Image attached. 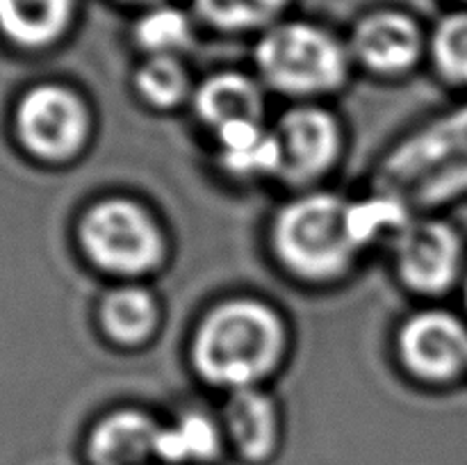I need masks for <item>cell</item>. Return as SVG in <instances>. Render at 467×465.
I'll use <instances>...</instances> for the list:
<instances>
[{"label": "cell", "mask_w": 467, "mask_h": 465, "mask_svg": "<svg viewBox=\"0 0 467 465\" xmlns=\"http://www.w3.org/2000/svg\"><path fill=\"white\" fill-rule=\"evenodd\" d=\"M269 249L278 267L296 281H340L363 255L351 226V201L317 187L296 191L272 217Z\"/></svg>", "instance_id": "obj_3"}, {"label": "cell", "mask_w": 467, "mask_h": 465, "mask_svg": "<svg viewBox=\"0 0 467 465\" xmlns=\"http://www.w3.org/2000/svg\"><path fill=\"white\" fill-rule=\"evenodd\" d=\"M290 0H194L201 21L223 35H263L281 21Z\"/></svg>", "instance_id": "obj_19"}, {"label": "cell", "mask_w": 467, "mask_h": 465, "mask_svg": "<svg viewBox=\"0 0 467 465\" xmlns=\"http://www.w3.org/2000/svg\"><path fill=\"white\" fill-rule=\"evenodd\" d=\"M372 190L415 214H433L467 196V103L420 123L386 150Z\"/></svg>", "instance_id": "obj_2"}, {"label": "cell", "mask_w": 467, "mask_h": 465, "mask_svg": "<svg viewBox=\"0 0 467 465\" xmlns=\"http://www.w3.org/2000/svg\"><path fill=\"white\" fill-rule=\"evenodd\" d=\"M132 87L141 103L158 112H171L192 103L196 89L182 57L171 55H150L141 59L132 73Z\"/></svg>", "instance_id": "obj_18"}, {"label": "cell", "mask_w": 467, "mask_h": 465, "mask_svg": "<svg viewBox=\"0 0 467 465\" xmlns=\"http://www.w3.org/2000/svg\"><path fill=\"white\" fill-rule=\"evenodd\" d=\"M255 76L265 89L295 103H319L347 87L354 68L349 44L308 21H278L258 36Z\"/></svg>", "instance_id": "obj_4"}, {"label": "cell", "mask_w": 467, "mask_h": 465, "mask_svg": "<svg viewBox=\"0 0 467 465\" xmlns=\"http://www.w3.org/2000/svg\"><path fill=\"white\" fill-rule=\"evenodd\" d=\"M429 59L445 82L467 87V12L441 18L429 35Z\"/></svg>", "instance_id": "obj_21"}, {"label": "cell", "mask_w": 467, "mask_h": 465, "mask_svg": "<svg viewBox=\"0 0 467 465\" xmlns=\"http://www.w3.org/2000/svg\"><path fill=\"white\" fill-rule=\"evenodd\" d=\"M214 158L228 178L255 182L274 178L281 171V149L274 128L265 121L233 123L213 132Z\"/></svg>", "instance_id": "obj_15"}, {"label": "cell", "mask_w": 467, "mask_h": 465, "mask_svg": "<svg viewBox=\"0 0 467 465\" xmlns=\"http://www.w3.org/2000/svg\"><path fill=\"white\" fill-rule=\"evenodd\" d=\"M222 419L199 408H187L171 422L162 424L158 460L169 465L210 463L226 450Z\"/></svg>", "instance_id": "obj_17"}, {"label": "cell", "mask_w": 467, "mask_h": 465, "mask_svg": "<svg viewBox=\"0 0 467 465\" xmlns=\"http://www.w3.org/2000/svg\"><path fill=\"white\" fill-rule=\"evenodd\" d=\"M219 419L226 445L246 463H265L281 447V406L265 388H246L226 395Z\"/></svg>", "instance_id": "obj_11"}, {"label": "cell", "mask_w": 467, "mask_h": 465, "mask_svg": "<svg viewBox=\"0 0 467 465\" xmlns=\"http://www.w3.org/2000/svg\"><path fill=\"white\" fill-rule=\"evenodd\" d=\"M132 41L144 53V57L150 55L182 57V53H187L194 41L190 14L171 5H153L132 26Z\"/></svg>", "instance_id": "obj_20"}, {"label": "cell", "mask_w": 467, "mask_h": 465, "mask_svg": "<svg viewBox=\"0 0 467 465\" xmlns=\"http://www.w3.org/2000/svg\"><path fill=\"white\" fill-rule=\"evenodd\" d=\"M463 296H465V305H467V272H465V278H463Z\"/></svg>", "instance_id": "obj_23"}, {"label": "cell", "mask_w": 467, "mask_h": 465, "mask_svg": "<svg viewBox=\"0 0 467 465\" xmlns=\"http://www.w3.org/2000/svg\"><path fill=\"white\" fill-rule=\"evenodd\" d=\"M91 109L64 85L32 87L16 109V132L27 153L48 164L80 158L91 137Z\"/></svg>", "instance_id": "obj_6"}, {"label": "cell", "mask_w": 467, "mask_h": 465, "mask_svg": "<svg viewBox=\"0 0 467 465\" xmlns=\"http://www.w3.org/2000/svg\"><path fill=\"white\" fill-rule=\"evenodd\" d=\"M78 0H0V32L21 48H48L62 39Z\"/></svg>", "instance_id": "obj_16"}, {"label": "cell", "mask_w": 467, "mask_h": 465, "mask_svg": "<svg viewBox=\"0 0 467 465\" xmlns=\"http://www.w3.org/2000/svg\"><path fill=\"white\" fill-rule=\"evenodd\" d=\"M265 85L258 76L223 68L210 73L192 94V112L213 135L222 128L244 121H265Z\"/></svg>", "instance_id": "obj_13"}, {"label": "cell", "mask_w": 467, "mask_h": 465, "mask_svg": "<svg viewBox=\"0 0 467 465\" xmlns=\"http://www.w3.org/2000/svg\"><path fill=\"white\" fill-rule=\"evenodd\" d=\"M395 354L406 377L422 386H450L467 372V324L445 308H422L401 322Z\"/></svg>", "instance_id": "obj_9"}, {"label": "cell", "mask_w": 467, "mask_h": 465, "mask_svg": "<svg viewBox=\"0 0 467 465\" xmlns=\"http://www.w3.org/2000/svg\"><path fill=\"white\" fill-rule=\"evenodd\" d=\"M281 171L278 181L295 190H315L337 167L345 150V130L336 112L322 103H295L278 117Z\"/></svg>", "instance_id": "obj_8"}, {"label": "cell", "mask_w": 467, "mask_h": 465, "mask_svg": "<svg viewBox=\"0 0 467 465\" xmlns=\"http://www.w3.org/2000/svg\"><path fill=\"white\" fill-rule=\"evenodd\" d=\"M349 53L354 64L372 76L401 78L429 55V35L410 14L379 9L356 23Z\"/></svg>", "instance_id": "obj_10"}, {"label": "cell", "mask_w": 467, "mask_h": 465, "mask_svg": "<svg viewBox=\"0 0 467 465\" xmlns=\"http://www.w3.org/2000/svg\"><path fill=\"white\" fill-rule=\"evenodd\" d=\"M96 319L103 337L114 346L141 349L158 336L162 305L141 283H119L100 296Z\"/></svg>", "instance_id": "obj_14"}, {"label": "cell", "mask_w": 467, "mask_h": 465, "mask_svg": "<svg viewBox=\"0 0 467 465\" xmlns=\"http://www.w3.org/2000/svg\"><path fill=\"white\" fill-rule=\"evenodd\" d=\"M287 351L285 317L258 296H228L210 305L187 346L196 377L226 395L263 388L283 367Z\"/></svg>", "instance_id": "obj_1"}, {"label": "cell", "mask_w": 467, "mask_h": 465, "mask_svg": "<svg viewBox=\"0 0 467 465\" xmlns=\"http://www.w3.org/2000/svg\"><path fill=\"white\" fill-rule=\"evenodd\" d=\"M395 276L410 294L442 296L465 278L461 232L436 214H418L390 246Z\"/></svg>", "instance_id": "obj_7"}, {"label": "cell", "mask_w": 467, "mask_h": 465, "mask_svg": "<svg viewBox=\"0 0 467 465\" xmlns=\"http://www.w3.org/2000/svg\"><path fill=\"white\" fill-rule=\"evenodd\" d=\"M76 240L87 263L121 283H140L169 258V240L153 210L132 196H103L78 219Z\"/></svg>", "instance_id": "obj_5"}, {"label": "cell", "mask_w": 467, "mask_h": 465, "mask_svg": "<svg viewBox=\"0 0 467 465\" xmlns=\"http://www.w3.org/2000/svg\"><path fill=\"white\" fill-rule=\"evenodd\" d=\"M123 3H137V5H149V7H153V5H160L162 0H123Z\"/></svg>", "instance_id": "obj_22"}, {"label": "cell", "mask_w": 467, "mask_h": 465, "mask_svg": "<svg viewBox=\"0 0 467 465\" xmlns=\"http://www.w3.org/2000/svg\"><path fill=\"white\" fill-rule=\"evenodd\" d=\"M162 422L132 406L100 415L87 438L91 465H153Z\"/></svg>", "instance_id": "obj_12"}]
</instances>
